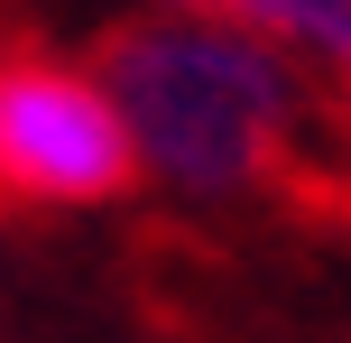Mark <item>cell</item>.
I'll return each mask as SVG.
<instances>
[{
  "instance_id": "obj_1",
  "label": "cell",
  "mask_w": 351,
  "mask_h": 343,
  "mask_svg": "<svg viewBox=\"0 0 351 343\" xmlns=\"http://www.w3.org/2000/svg\"><path fill=\"white\" fill-rule=\"evenodd\" d=\"M93 74L121 102L139 167L158 186H185V195H241V186L287 177V148L305 130L296 65L213 10L130 19Z\"/></svg>"
},
{
  "instance_id": "obj_2",
  "label": "cell",
  "mask_w": 351,
  "mask_h": 343,
  "mask_svg": "<svg viewBox=\"0 0 351 343\" xmlns=\"http://www.w3.org/2000/svg\"><path fill=\"white\" fill-rule=\"evenodd\" d=\"M139 148L102 74L56 56H0V195L19 204H121Z\"/></svg>"
},
{
  "instance_id": "obj_3",
  "label": "cell",
  "mask_w": 351,
  "mask_h": 343,
  "mask_svg": "<svg viewBox=\"0 0 351 343\" xmlns=\"http://www.w3.org/2000/svg\"><path fill=\"white\" fill-rule=\"evenodd\" d=\"M185 10H213L231 28L268 37L287 65H315L351 93V0H185Z\"/></svg>"
},
{
  "instance_id": "obj_4",
  "label": "cell",
  "mask_w": 351,
  "mask_h": 343,
  "mask_svg": "<svg viewBox=\"0 0 351 343\" xmlns=\"http://www.w3.org/2000/svg\"><path fill=\"white\" fill-rule=\"evenodd\" d=\"M176 10H185V0H176Z\"/></svg>"
}]
</instances>
